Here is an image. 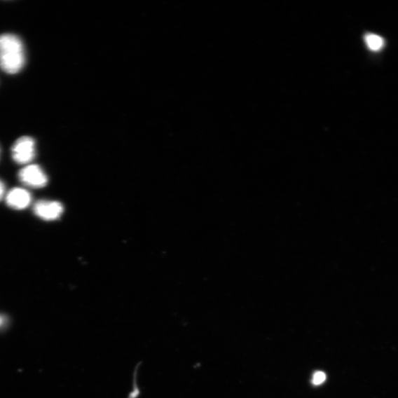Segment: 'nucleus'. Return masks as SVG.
Instances as JSON below:
<instances>
[{"label":"nucleus","instance_id":"f257e3e1","mask_svg":"<svg viewBox=\"0 0 398 398\" xmlns=\"http://www.w3.org/2000/svg\"><path fill=\"white\" fill-rule=\"evenodd\" d=\"M22 41L15 35L0 36V67L8 74L20 72L25 64Z\"/></svg>","mask_w":398,"mask_h":398},{"label":"nucleus","instance_id":"f03ea898","mask_svg":"<svg viewBox=\"0 0 398 398\" xmlns=\"http://www.w3.org/2000/svg\"><path fill=\"white\" fill-rule=\"evenodd\" d=\"M35 153V142L29 137L20 138L12 148L13 160L21 165L32 162Z\"/></svg>","mask_w":398,"mask_h":398},{"label":"nucleus","instance_id":"7ed1b4c3","mask_svg":"<svg viewBox=\"0 0 398 398\" xmlns=\"http://www.w3.org/2000/svg\"><path fill=\"white\" fill-rule=\"evenodd\" d=\"M20 179L27 186L41 188L46 186L48 177L39 165H28L21 170Z\"/></svg>","mask_w":398,"mask_h":398},{"label":"nucleus","instance_id":"20e7f679","mask_svg":"<svg viewBox=\"0 0 398 398\" xmlns=\"http://www.w3.org/2000/svg\"><path fill=\"white\" fill-rule=\"evenodd\" d=\"M34 210L35 214L40 219L53 221L61 217L64 207L58 202L41 200L36 203Z\"/></svg>","mask_w":398,"mask_h":398},{"label":"nucleus","instance_id":"39448f33","mask_svg":"<svg viewBox=\"0 0 398 398\" xmlns=\"http://www.w3.org/2000/svg\"><path fill=\"white\" fill-rule=\"evenodd\" d=\"M6 203L11 208L23 210L30 205L32 195L25 189L14 188L8 193Z\"/></svg>","mask_w":398,"mask_h":398},{"label":"nucleus","instance_id":"423d86ee","mask_svg":"<svg viewBox=\"0 0 398 398\" xmlns=\"http://www.w3.org/2000/svg\"><path fill=\"white\" fill-rule=\"evenodd\" d=\"M365 41L367 47L373 51L380 50L385 45V41L380 36L375 34L366 35Z\"/></svg>","mask_w":398,"mask_h":398},{"label":"nucleus","instance_id":"0eeeda50","mask_svg":"<svg viewBox=\"0 0 398 398\" xmlns=\"http://www.w3.org/2000/svg\"><path fill=\"white\" fill-rule=\"evenodd\" d=\"M326 375L322 372H317L314 376H313L312 382L315 385H320L325 380Z\"/></svg>","mask_w":398,"mask_h":398},{"label":"nucleus","instance_id":"6e6552de","mask_svg":"<svg viewBox=\"0 0 398 398\" xmlns=\"http://www.w3.org/2000/svg\"><path fill=\"white\" fill-rule=\"evenodd\" d=\"M5 190L4 184L1 181H0V200H1L2 198L4 195Z\"/></svg>","mask_w":398,"mask_h":398}]
</instances>
